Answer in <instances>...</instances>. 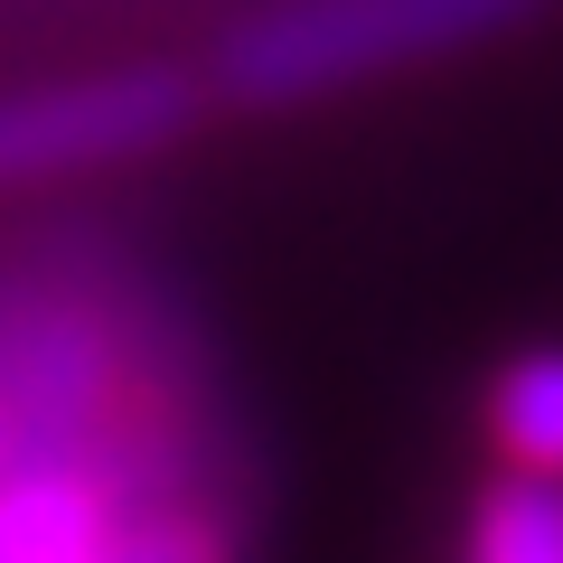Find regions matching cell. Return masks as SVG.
<instances>
[{"label": "cell", "instance_id": "cell-1", "mask_svg": "<svg viewBox=\"0 0 563 563\" xmlns=\"http://www.w3.org/2000/svg\"><path fill=\"white\" fill-rule=\"evenodd\" d=\"M544 0H263L217 38V85L254 113H291L320 95L451 66L517 38Z\"/></svg>", "mask_w": 563, "mask_h": 563}, {"label": "cell", "instance_id": "cell-2", "mask_svg": "<svg viewBox=\"0 0 563 563\" xmlns=\"http://www.w3.org/2000/svg\"><path fill=\"white\" fill-rule=\"evenodd\" d=\"M198 76L179 66H95V76L10 85L0 95V198L161 161L169 141L198 132Z\"/></svg>", "mask_w": 563, "mask_h": 563}, {"label": "cell", "instance_id": "cell-3", "mask_svg": "<svg viewBox=\"0 0 563 563\" xmlns=\"http://www.w3.org/2000/svg\"><path fill=\"white\" fill-rule=\"evenodd\" d=\"M179 488H151L132 451L95 442L85 413H47L0 470V563H122L132 526Z\"/></svg>", "mask_w": 563, "mask_h": 563}, {"label": "cell", "instance_id": "cell-4", "mask_svg": "<svg viewBox=\"0 0 563 563\" xmlns=\"http://www.w3.org/2000/svg\"><path fill=\"white\" fill-rule=\"evenodd\" d=\"M488 442H498L507 479L563 488V339L517 347V357L488 376Z\"/></svg>", "mask_w": 563, "mask_h": 563}, {"label": "cell", "instance_id": "cell-5", "mask_svg": "<svg viewBox=\"0 0 563 563\" xmlns=\"http://www.w3.org/2000/svg\"><path fill=\"white\" fill-rule=\"evenodd\" d=\"M461 563H563V488L498 470L461 526Z\"/></svg>", "mask_w": 563, "mask_h": 563}, {"label": "cell", "instance_id": "cell-6", "mask_svg": "<svg viewBox=\"0 0 563 563\" xmlns=\"http://www.w3.org/2000/svg\"><path fill=\"white\" fill-rule=\"evenodd\" d=\"M10 451H20V413H10V395H0V470H10Z\"/></svg>", "mask_w": 563, "mask_h": 563}]
</instances>
